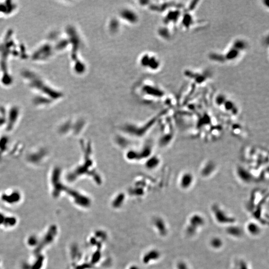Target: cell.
Masks as SVG:
<instances>
[{"label": "cell", "mask_w": 269, "mask_h": 269, "mask_svg": "<svg viewBox=\"0 0 269 269\" xmlns=\"http://www.w3.org/2000/svg\"><path fill=\"white\" fill-rule=\"evenodd\" d=\"M248 48V44L246 41L242 39H237L234 41L232 45L227 49L222 56H214L218 57L217 60L220 62H232L239 58L243 52H245Z\"/></svg>", "instance_id": "6da1fadb"}, {"label": "cell", "mask_w": 269, "mask_h": 269, "mask_svg": "<svg viewBox=\"0 0 269 269\" xmlns=\"http://www.w3.org/2000/svg\"><path fill=\"white\" fill-rule=\"evenodd\" d=\"M214 100L216 105L227 113L234 114L238 112V108L233 101L224 94L217 95Z\"/></svg>", "instance_id": "7a4b0ae2"}, {"label": "cell", "mask_w": 269, "mask_h": 269, "mask_svg": "<svg viewBox=\"0 0 269 269\" xmlns=\"http://www.w3.org/2000/svg\"><path fill=\"white\" fill-rule=\"evenodd\" d=\"M195 181V176L192 172H185L179 177L178 185L183 190H188L193 186Z\"/></svg>", "instance_id": "3957f363"}]
</instances>
